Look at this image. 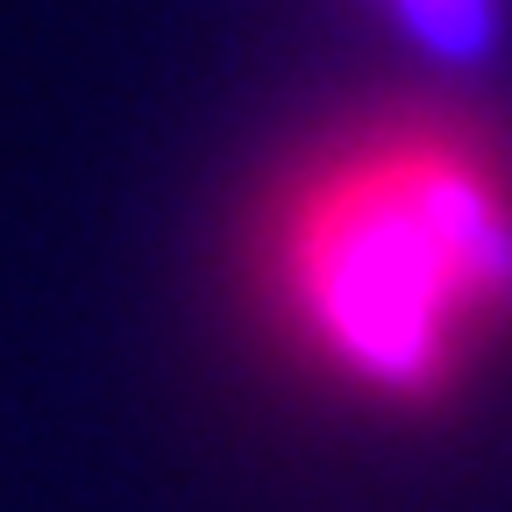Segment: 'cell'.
<instances>
[{"mask_svg": "<svg viewBox=\"0 0 512 512\" xmlns=\"http://www.w3.org/2000/svg\"><path fill=\"white\" fill-rule=\"evenodd\" d=\"M356 8L406 57H420L427 72H448V79L498 64L512 36V0H356Z\"/></svg>", "mask_w": 512, "mask_h": 512, "instance_id": "obj_2", "label": "cell"}, {"mask_svg": "<svg viewBox=\"0 0 512 512\" xmlns=\"http://www.w3.org/2000/svg\"><path fill=\"white\" fill-rule=\"evenodd\" d=\"M242 313L292 384L441 420L512 356V128L456 100L342 114L242 214Z\"/></svg>", "mask_w": 512, "mask_h": 512, "instance_id": "obj_1", "label": "cell"}]
</instances>
